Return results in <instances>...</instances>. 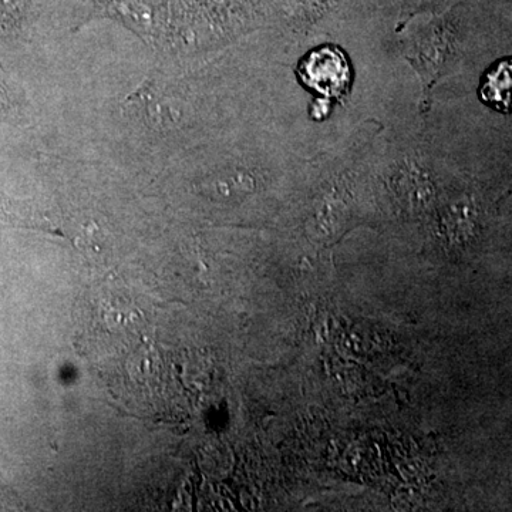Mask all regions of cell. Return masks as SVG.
I'll use <instances>...</instances> for the list:
<instances>
[{"mask_svg": "<svg viewBox=\"0 0 512 512\" xmlns=\"http://www.w3.org/2000/svg\"><path fill=\"white\" fill-rule=\"evenodd\" d=\"M478 97L497 113L512 114V56L497 60L485 70Z\"/></svg>", "mask_w": 512, "mask_h": 512, "instance_id": "3", "label": "cell"}, {"mask_svg": "<svg viewBox=\"0 0 512 512\" xmlns=\"http://www.w3.org/2000/svg\"><path fill=\"white\" fill-rule=\"evenodd\" d=\"M461 2L451 6L419 30L407 49V59L420 74L424 90V109H429L430 92L443 76L448 64L456 59L460 45Z\"/></svg>", "mask_w": 512, "mask_h": 512, "instance_id": "1", "label": "cell"}, {"mask_svg": "<svg viewBox=\"0 0 512 512\" xmlns=\"http://www.w3.org/2000/svg\"><path fill=\"white\" fill-rule=\"evenodd\" d=\"M512 197V183L510 187H508V190L504 192L503 197L500 198V201L507 200V198Z\"/></svg>", "mask_w": 512, "mask_h": 512, "instance_id": "7", "label": "cell"}, {"mask_svg": "<svg viewBox=\"0 0 512 512\" xmlns=\"http://www.w3.org/2000/svg\"><path fill=\"white\" fill-rule=\"evenodd\" d=\"M12 220V212H9L3 201L0 200V224H8Z\"/></svg>", "mask_w": 512, "mask_h": 512, "instance_id": "6", "label": "cell"}, {"mask_svg": "<svg viewBox=\"0 0 512 512\" xmlns=\"http://www.w3.org/2000/svg\"><path fill=\"white\" fill-rule=\"evenodd\" d=\"M299 82L318 97L315 116H322V107L348 96L352 87V67L348 56L338 46L316 47L302 57L296 66ZM329 109V107H328Z\"/></svg>", "mask_w": 512, "mask_h": 512, "instance_id": "2", "label": "cell"}, {"mask_svg": "<svg viewBox=\"0 0 512 512\" xmlns=\"http://www.w3.org/2000/svg\"><path fill=\"white\" fill-rule=\"evenodd\" d=\"M446 3H456V0H403L402 15H400L397 30H402L413 16L419 15L421 12H427V10L436 12V10L444 8Z\"/></svg>", "mask_w": 512, "mask_h": 512, "instance_id": "5", "label": "cell"}, {"mask_svg": "<svg viewBox=\"0 0 512 512\" xmlns=\"http://www.w3.org/2000/svg\"><path fill=\"white\" fill-rule=\"evenodd\" d=\"M276 12L281 13L296 28H311L338 9L342 0H271Z\"/></svg>", "mask_w": 512, "mask_h": 512, "instance_id": "4", "label": "cell"}]
</instances>
